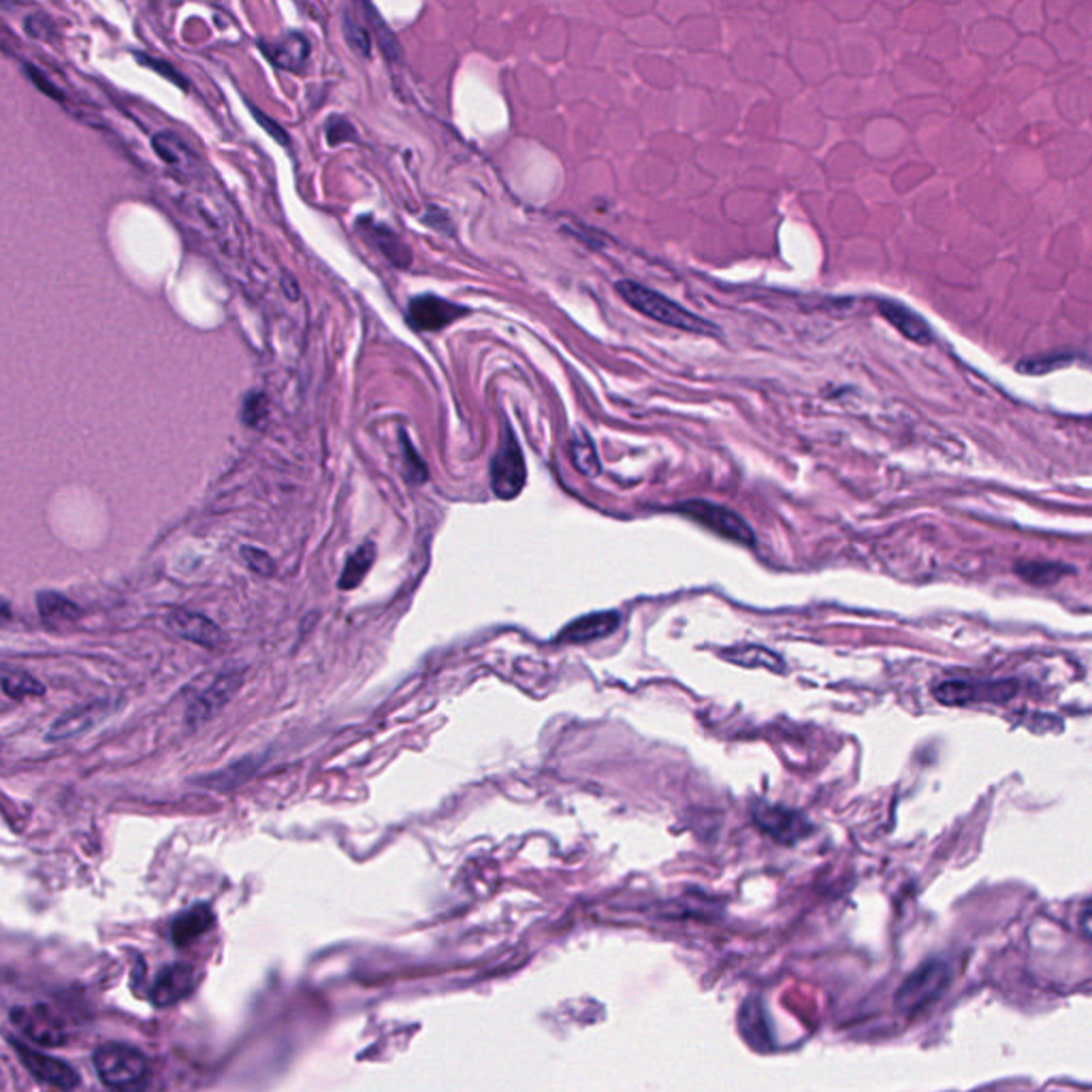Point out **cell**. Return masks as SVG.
<instances>
[{"label":"cell","mask_w":1092,"mask_h":1092,"mask_svg":"<svg viewBox=\"0 0 1092 1092\" xmlns=\"http://www.w3.org/2000/svg\"><path fill=\"white\" fill-rule=\"evenodd\" d=\"M92 1065L101 1082L116 1092H141L150 1080V1067L141 1050L128 1044H105L94 1057Z\"/></svg>","instance_id":"obj_1"},{"label":"cell","mask_w":1092,"mask_h":1092,"mask_svg":"<svg viewBox=\"0 0 1092 1092\" xmlns=\"http://www.w3.org/2000/svg\"><path fill=\"white\" fill-rule=\"evenodd\" d=\"M617 290L619 294L640 314H644L647 318L651 320H657L662 324H668V327H674V329H683V331H689V333H702V335H709L715 331V327L687 312L685 307H681L679 303L670 301L668 297L638 284V282H632V279H623L617 284Z\"/></svg>","instance_id":"obj_2"},{"label":"cell","mask_w":1092,"mask_h":1092,"mask_svg":"<svg viewBox=\"0 0 1092 1092\" xmlns=\"http://www.w3.org/2000/svg\"><path fill=\"white\" fill-rule=\"evenodd\" d=\"M950 984V969L941 960H928L917 971H913L896 992V1010L900 1014H917L935 999L943 995Z\"/></svg>","instance_id":"obj_3"},{"label":"cell","mask_w":1092,"mask_h":1092,"mask_svg":"<svg viewBox=\"0 0 1092 1092\" xmlns=\"http://www.w3.org/2000/svg\"><path fill=\"white\" fill-rule=\"evenodd\" d=\"M674 511L689 517L698 526L707 528L709 532H713L730 543L754 545L752 528L745 524L743 517H739L734 511H730L726 506H719L713 502H702V500H692V502H681Z\"/></svg>","instance_id":"obj_4"},{"label":"cell","mask_w":1092,"mask_h":1092,"mask_svg":"<svg viewBox=\"0 0 1092 1092\" xmlns=\"http://www.w3.org/2000/svg\"><path fill=\"white\" fill-rule=\"evenodd\" d=\"M526 479H528V470H526V459H524L521 446H519L515 434L511 431V427H504L498 453L491 461L494 494L502 500H513L524 491Z\"/></svg>","instance_id":"obj_5"},{"label":"cell","mask_w":1092,"mask_h":1092,"mask_svg":"<svg viewBox=\"0 0 1092 1092\" xmlns=\"http://www.w3.org/2000/svg\"><path fill=\"white\" fill-rule=\"evenodd\" d=\"M9 1016L21 1035L39 1046L56 1048L66 1042V1025L49 1005H19Z\"/></svg>","instance_id":"obj_6"},{"label":"cell","mask_w":1092,"mask_h":1092,"mask_svg":"<svg viewBox=\"0 0 1092 1092\" xmlns=\"http://www.w3.org/2000/svg\"><path fill=\"white\" fill-rule=\"evenodd\" d=\"M13 1050L19 1055L24 1067L41 1082L45 1085H51L60 1091L71 1092L73 1089L79 1087V1076L77 1072L66 1065L64 1061L60 1059H54V1057H47L30 1046H26L24 1042H17V1040H9Z\"/></svg>","instance_id":"obj_7"},{"label":"cell","mask_w":1092,"mask_h":1092,"mask_svg":"<svg viewBox=\"0 0 1092 1092\" xmlns=\"http://www.w3.org/2000/svg\"><path fill=\"white\" fill-rule=\"evenodd\" d=\"M1016 696V683L1012 681H995V683H967V681H947L935 689V698L943 704L965 707L971 702H1005Z\"/></svg>","instance_id":"obj_8"},{"label":"cell","mask_w":1092,"mask_h":1092,"mask_svg":"<svg viewBox=\"0 0 1092 1092\" xmlns=\"http://www.w3.org/2000/svg\"><path fill=\"white\" fill-rule=\"evenodd\" d=\"M466 314L468 307L436 294H419L408 303V322L416 331H442Z\"/></svg>","instance_id":"obj_9"},{"label":"cell","mask_w":1092,"mask_h":1092,"mask_svg":"<svg viewBox=\"0 0 1092 1092\" xmlns=\"http://www.w3.org/2000/svg\"><path fill=\"white\" fill-rule=\"evenodd\" d=\"M195 984H197L195 967L188 962H176L158 973L150 999L156 1007H171L184 1001L193 992Z\"/></svg>","instance_id":"obj_10"},{"label":"cell","mask_w":1092,"mask_h":1092,"mask_svg":"<svg viewBox=\"0 0 1092 1092\" xmlns=\"http://www.w3.org/2000/svg\"><path fill=\"white\" fill-rule=\"evenodd\" d=\"M754 816L764 832H769L773 838H777L782 843H797L803 836H807L812 830L807 819L799 816L797 812L779 807V805L760 803V805H756Z\"/></svg>","instance_id":"obj_11"},{"label":"cell","mask_w":1092,"mask_h":1092,"mask_svg":"<svg viewBox=\"0 0 1092 1092\" xmlns=\"http://www.w3.org/2000/svg\"><path fill=\"white\" fill-rule=\"evenodd\" d=\"M244 683V674L240 672H231V674H223L221 679H216L208 689L206 694H201L191 707H188V713H186V719L191 724H201V722H208L212 719L221 709L227 707V702L238 694V689L242 687Z\"/></svg>","instance_id":"obj_12"},{"label":"cell","mask_w":1092,"mask_h":1092,"mask_svg":"<svg viewBox=\"0 0 1092 1092\" xmlns=\"http://www.w3.org/2000/svg\"><path fill=\"white\" fill-rule=\"evenodd\" d=\"M169 627L186 638L188 642H195L206 649H218L223 644V632L216 627V623L199 612H191L184 608H176L167 617Z\"/></svg>","instance_id":"obj_13"},{"label":"cell","mask_w":1092,"mask_h":1092,"mask_svg":"<svg viewBox=\"0 0 1092 1092\" xmlns=\"http://www.w3.org/2000/svg\"><path fill=\"white\" fill-rule=\"evenodd\" d=\"M357 229L393 268L406 270L412 263L410 248L389 227L380 225L378 221H371L369 216H363L357 221Z\"/></svg>","instance_id":"obj_14"},{"label":"cell","mask_w":1092,"mask_h":1092,"mask_svg":"<svg viewBox=\"0 0 1092 1092\" xmlns=\"http://www.w3.org/2000/svg\"><path fill=\"white\" fill-rule=\"evenodd\" d=\"M263 54L282 71H301L309 58L312 43L303 32H286L272 43H261Z\"/></svg>","instance_id":"obj_15"},{"label":"cell","mask_w":1092,"mask_h":1092,"mask_svg":"<svg viewBox=\"0 0 1092 1092\" xmlns=\"http://www.w3.org/2000/svg\"><path fill=\"white\" fill-rule=\"evenodd\" d=\"M619 615L617 612H593V615H585V617H578L574 619L570 625H565L559 636H557V642H572V644H582V642H591V640H600V638H606L610 636L617 627H619Z\"/></svg>","instance_id":"obj_16"},{"label":"cell","mask_w":1092,"mask_h":1092,"mask_svg":"<svg viewBox=\"0 0 1092 1092\" xmlns=\"http://www.w3.org/2000/svg\"><path fill=\"white\" fill-rule=\"evenodd\" d=\"M113 704L109 702H92L88 707H81L77 711H69L64 713L54 726L51 730L47 732V739L49 741H64V739H71V737H77L90 728H94L96 724H101L109 713H113Z\"/></svg>","instance_id":"obj_17"},{"label":"cell","mask_w":1092,"mask_h":1092,"mask_svg":"<svg viewBox=\"0 0 1092 1092\" xmlns=\"http://www.w3.org/2000/svg\"><path fill=\"white\" fill-rule=\"evenodd\" d=\"M216 917H214V911L210 909V905H195L186 911H182L173 924H171V939L176 945H188L193 941H197L201 935H206L212 926H214Z\"/></svg>","instance_id":"obj_18"},{"label":"cell","mask_w":1092,"mask_h":1092,"mask_svg":"<svg viewBox=\"0 0 1092 1092\" xmlns=\"http://www.w3.org/2000/svg\"><path fill=\"white\" fill-rule=\"evenodd\" d=\"M879 312L885 320H890L905 337L917 344H930L932 333L924 318H920L913 309L907 305H900L896 301H879Z\"/></svg>","instance_id":"obj_19"},{"label":"cell","mask_w":1092,"mask_h":1092,"mask_svg":"<svg viewBox=\"0 0 1092 1092\" xmlns=\"http://www.w3.org/2000/svg\"><path fill=\"white\" fill-rule=\"evenodd\" d=\"M374 559H376V546H374V543H363V545L359 546L346 559V565H344V572H342V576L337 580V587L344 589V591H350L357 585H361L363 578L367 576Z\"/></svg>","instance_id":"obj_20"},{"label":"cell","mask_w":1092,"mask_h":1092,"mask_svg":"<svg viewBox=\"0 0 1092 1092\" xmlns=\"http://www.w3.org/2000/svg\"><path fill=\"white\" fill-rule=\"evenodd\" d=\"M36 604H39L41 617L51 625L71 623L79 617L77 604H73L69 597H64L62 593H56V591H41L36 595Z\"/></svg>","instance_id":"obj_21"},{"label":"cell","mask_w":1092,"mask_h":1092,"mask_svg":"<svg viewBox=\"0 0 1092 1092\" xmlns=\"http://www.w3.org/2000/svg\"><path fill=\"white\" fill-rule=\"evenodd\" d=\"M152 148L169 167L188 169L195 163V154L191 152V148L173 133H158L152 139Z\"/></svg>","instance_id":"obj_22"},{"label":"cell","mask_w":1092,"mask_h":1092,"mask_svg":"<svg viewBox=\"0 0 1092 1092\" xmlns=\"http://www.w3.org/2000/svg\"><path fill=\"white\" fill-rule=\"evenodd\" d=\"M726 659L741 664V666H762L769 670H784V662L779 659V655L771 653L764 647L747 644V647L730 649V651H726Z\"/></svg>","instance_id":"obj_23"},{"label":"cell","mask_w":1092,"mask_h":1092,"mask_svg":"<svg viewBox=\"0 0 1092 1092\" xmlns=\"http://www.w3.org/2000/svg\"><path fill=\"white\" fill-rule=\"evenodd\" d=\"M2 689L13 700L43 694V685L34 677H30L24 670H11V668H4V672H2Z\"/></svg>","instance_id":"obj_24"},{"label":"cell","mask_w":1092,"mask_h":1092,"mask_svg":"<svg viewBox=\"0 0 1092 1092\" xmlns=\"http://www.w3.org/2000/svg\"><path fill=\"white\" fill-rule=\"evenodd\" d=\"M572 459H574V466L578 468V472H582L587 476H595L600 472V461H597L591 440H574L572 442Z\"/></svg>","instance_id":"obj_25"},{"label":"cell","mask_w":1092,"mask_h":1092,"mask_svg":"<svg viewBox=\"0 0 1092 1092\" xmlns=\"http://www.w3.org/2000/svg\"><path fill=\"white\" fill-rule=\"evenodd\" d=\"M401 451H404V464H406V470H408V481L421 485L427 481L429 472H427V466L423 464V459L419 457V453L414 451L412 442L406 438V434H401Z\"/></svg>","instance_id":"obj_26"},{"label":"cell","mask_w":1092,"mask_h":1092,"mask_svg":"<svg viewBox=\"0 0 1092 1092\" xmlns=\"http://www.w3.org/2000/svg\"><path fill=\"white\" fill-rule=\"evenodd\" d=\"M1020 570V576L1035 582V585H1048L1057 578H1061L1063 574L1067 572H1061L1063 567L1061 565H1046V563H1025V565H1018Z\"/></svg>","instance_id":"obj_27"},{"label":"cell","mask_w":1092,"mask_h":1092,"mask_svg":"<svg viewBox=\"0 0 1092 1092\" xmlns=\"http://www.w3.org/2000/svg\"><path fill=\"white\" fill-rule=\"evenodd\" d=\"M344 34H346V41L350 43V47L357 54L369 56V47H371L369 45V34L350 13H346V17H344Z\"/></svg>","instance_id":"obj_28"},{"label":"cell","mask_w":1092,"mask_h":1092,"mask_svg":"<svg viewBox=\"0 0 1092 1092\" xmlns=\"http://www.w3.org/2000/svg\"><path fill=\"white\" fill-rule=\"evenodd\" d=\"M363 9L367 11V19H369V24H371L374 28H378L376 32H378V41H380V47H382L384 56H386V58H391V56L395 58V56H397V51H399L395 36H393V34L389 32V28L382 24V19H380L378 11H374V6L363 4Z\"/></svg>","instance_id":"obj_29"},{"label":"cell","mask_w":1092,"mask_h":1092,"mask_svg":"<svg viewBox=\"0 0 1092 1092\" xmlns=\"http://www.w3.org/2000/svg\"><path fill=\"white\" fill-rule=\"evenodd\" d=\"M242 416H244L246 425H251V427H259V425L263 423V419L268 416V399H266V395H263V393H259V391L251 393V395L246 397V401H244V412H242Z\"/></svg>","instance_id":"obj_30"},{"label":"cell","mask_w":1092,"mask_h":1092,"mask_svg":"<svg viewBox=\"0 0 1092 1092\" xmlns=\"http://www.w3.org/2000/svg\"><path fill=\"white\" fill-rule=\"evenodd\" d=\"M357 139V131L354 126L346 120V118H337L333 116L329 122H327V141L331 146H339V143H346V141H354Z\"/></svg>","instance_id":"obj_31"},{"label":"cell","mask_w":1092,"mask_h":1092,"mask_svg":"<svg viewBox=\"0 0 1092 1092\" xmlns=\"http://www.w3.org/2000/svg\"><path fill=\"white\" fill-rule=\"evenodd\" d=\"M244 559H246V563H248L255 572H259V574H273V570H275V563H273L272 557H270L268 552H263V550L248 548V546H246V548H244Z\"/></svg>","instance_id":"obj_32"},{"label":"cell","mask_w":1092,"mask_h":1092,"mask_svg":"<svg viewBox=\"0 0 1092 1092\" xmlns=\"http://www.w3.org/2000/svg\"><path fill=\"white\" fill-rule=\"evenodd\" d=\"M255 118H259V124H261V126H263V128H266V131H268L270 135H273V137H275V139H277V141L282 143V146H288V141H286V135H284V131H282V128H277L275 124H270V122H268V118H263V116H261L259 111H255Z\"/></svg>","instance_id":"obj_33"},{"label":"cell","mask_w":1092,"mask_h":1092,"mask_svg":"<svg viewBox=\"0 0 1092 1092\" xmlns=\"http://www.w3.org/2000/svg\"><path fill=\"white\" fill-rule=\"evenodd\" d=\"M1080 928H1082V932H1085L1089 939H1092V903H1089V905L1085 907V911H1082V915H1080Z\"/></svg>","instance_id":"obj_34"}]
</instances>
